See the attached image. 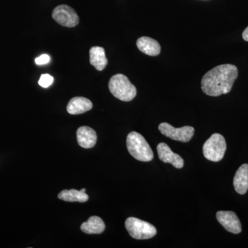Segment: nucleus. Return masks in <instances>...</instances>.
Here are the masks:
<instances>
[{
  "instance_id": "8",
  "label": "nucleus",
  "mask_w": 248,
  "mask_h": 248,
  "mask_svg": "<svg viewBox=\"0 0 248 248\" xmlns=\"http://www.w3.org/2000/svg\"><path fill=\"white\" fill-rule=\"evenodd\" d=\"M217 218L220 224L230 232L236 234L242 231L241 221L234 212L218 211L217 213Z\"/></svg>"
},
{
  "instance_id": "19",
  "label": "nucleus",
  "mask_w": 248,
  "mask_h": 248,
  "mask_svg": "<svg viewBox=\"0 0 248 248\" xmlns=\"http://www.w3.org/2000/svg\"><path fill=\"white\" fill-rule=\"evenodd\" d=\"M242 37L245 41L248 42V27L243 32Z\"/></svg>"
},
{
  "instance_id": "1",
  "label": "nucleus",
  "mask_w": 248,
  "mask_h": 248,
  "mask_svg": "<svg viewBox=\"0 0 248 248\" xmlns=\"http://www.w3.org/2000/svg\"><path fill=\"white\" fill-rule=\"evenodd\" d=\"M238 75V68L234 65L222 64L215 67L202 78V91L211 97L228 94L232 89Z\"/></svg>"
},
{
  "instance_id": "10",
  "label": "nucleus",
  "mask_w": 248,
  "mask_h": 248,
  "mask_svg": "<svg viewBox=\"0 0 248 248\" xmlns=\"http://www.w3.org/2000/svg\"><path fill=\"white\" fill-rule=\"evenodd\" d=\"M77 139L80 146L89 149L95 146L97 133L89 126H81L77 130Z\"/></svg>"
},
{
  "instance_id": "3",
  "label": "nucleus",
  "mask_w": 248,
  "mask_h": 248,
  "mask_svg": "<svg viewBox=\"0 0 248 248\" xmlns=\"http://www.w3.org/2000/svg\"><path fill=\"white\" fill-rule=\"evenodd\" d=\"M108 88L114 97L123 102H130L137 95L136 87L123 74L112 76L109 81Z\"/></svg>"
},
{
  "instance_id": "14",
  "label": "nucleus",
  "mask_w": 248,
  "mask_h": 248,
  "mask_svg": "<svg viewBox=\"0 0 248 248\" xmlns=\"http://www.w3.org/2000/svg\"><path fill=\"white\" fill-rule=\"evenodd\" d=\"M89 53L91 65L99 71L105 69L108 64V60L104 48L100 46L92 47Z\"/></svg>"
},
{
  "instance_id": "2",
  "label": "nucleus",
  "mask_w": 248,
  "mask_h": 248,
  "mask_svg": "<svg viewBox=\"0 0 248 248\" xmlns=\"http://www.w3.org/2000/svg\"><path fill=\"white\" fill-rule=\"evenodd\" d=\"M126 146L129 153L138 161L148 162L154 157L153 150L145 138L137 132L128 134L126 140Z\"/></svg>"
},
{
  "instance_id": "13",
  "label": "nucleus",
  "mask_w": 248,
  "mask_h": 248,
  "mask_svg": "<svg viewBox=\"0 0 248 248\" xmlns=\"http://www.w3.org/2000/svg\"><path fill=\"white\" fill-rule=\"evenodd\" d=\"M92 108V102L87 98L76 97L68 102L67 111L71 115H79L91 110Z\"/></svg>"
},
{
  "instance_id": "12",
  "label": "nucleus",
  "mask_w": 248,
  "mask_h": 248,
  "mask_svg": "<svg viewBox=\"0 0 248 248\" xmlns=\"http://www.w3.org/2000/svg\"><path fill=\"white\" fill-rule=\"evenodd\" d=\"M235 190L240 195H245L248 190V164H243L236 171L233 181Z\"/></svg>"
},
{
  "instance_id": "15",
  "label": "nucleus",
  "mask_w": 248,
  "mask_h": 248,
  "mask_svg": "<svg viewBox=\"0 0 248 248\" xmlns=\"http://www.w3.org/2000/svg\"><path fill=\"white\" fill-rule=\"evenodd\" d=\"M105 228L104 222L100 217L93 216L81 224V231L88 234H99L105 231Z\"/></svg>"
},
{
  "instance_id": "18",
  "label": "nucleus",
  "mask_w": 248,
  "mask_h": 248,
  "mask_svg": "<svg viewBox=\"0 0 248 248\" xmlns=\"http://www.w3.org/2000/svg\"><path fill=\"white\" fill-rule=\"evenodd\" d=\"M50 58L48 55H42L35 59V63L37 65L46 64L50 62Z\"/></svg>"
},
{
  "instance_id": "11",
  "label": "nucleus",
  "mask_w": 248,
  "mask_h": 248,
  "mask_svg": "<svg viewBox=\"0 0 248 248\" xmlns=\"http://www.w3.org/2000/svg\"><path fill=\"white\" fill-rule=\"evenodd\" d=\"M137 46L140 51L149 56H157L161 53L159 42L151 37H140L137 41Z\"/></svg>"
},
{
  "instance_id": "6",
  "label": "nucleus",
  "mask_w": 248,
  "mask_h": 248,
  "mask_svg": "<svg viewBox=\"0 0 248 248\" xmlns=\"http://www.w3.org/2000/svg\"><path fill=\"white\" fill-rule=\"evenodd\" d=\"M54 20L62 27L73 28L79 24V19L76 11L68 5L57 6L52 14Z\"/></svg>"
},
{
  "instance_id": "7",
  "label": "nucleus",
  "mask_w": 248,
  "mask_h": 248,
  "mask_svg": "<svg viewBox=\"0 0 248 248\" xmlns=\"http://www.w3.org/2000/svg\"><path fill=\"white\" fill-rule=\"evenodd\" d=\"M159 130L162 135L167 138H170L174 141L181 142H188L193 138L195 128L192 126L182 127V128H174L170 124L161 123L159 124Z\"/></svg>"
},
{
  "instance_id": "9",
  "label": "nucleus",
  "mask_w": 248,
  "mask_h": 248,
  "mask_svg": "<svg viewBox=\"0 0 248 248\" xmlns=\"http://www.w3.org/2000/svg\"><path fill=\"white\" fill-rule=\"evenodd\" d=\"M159 159L166 164H172L176 169H180L184 167V161L180 155L175 154L171 151L166 143H160L156 147Z\"/></svg>"
},
{
  "instance_id": "16",
  "label": "nucleus",
  "mask_w": 248,
  "mask_h": 248,
  "mask_svg": "<svg viewBox=\"0 0 248 248\" xmlns=\"http://www.w3.org/2000/svg\"><path fill=\"white\" fill-rule=\"evenodd\" d=\"M58 198L60 200L67 202H79L84 203L89 200V195L86 192L81 190H77L75 189L71 190H63L58 194Z\"/></svg>"
},
{
  "instance_id": "5",
  "label": "nucleus",
  "mask_w": 248,
  "mask_h": 248,
  "mask_svg": "<svg viewBox=\"0 0 248 248\" xmlns=\"http://www.w3.org/2000/svg\"><path fill=\"white\" fill-rule=\"evenodd\" d=\"M125 226L129 234L135 239H149L156 234V230L154 226L135 217L127 218Z\"/></svg>"
},
{
  "instance_id": "17",
  "label": "nucleus",
  "mask_w": 248,
  "mask_h": 248,
  "mask_svg": "<svg viewBox=\"0 0 248 248\" xmlns=\"http://www.w3.org/2000/svg\"><path fill=\"white\" fill-rule=\"evenodd\" d=\"M54 81V78L48 74H43L41 76L40 80H39L38 84L42 87L48 88L49 86H51Z\"/></svg>"
},
{
  "instance_id": "4",
  "label": "nucleus",
  "mask_w": 248,
  "mask_h": 248,
  "mask_svg": "<svg viewBox=\"0 0 248 248\" xmlns=\"http://www.w3.org/2000/svg\"><path fill=\"white\" fill-rule=\"evenodd\" d=\"M226 149L224 137L220 134L215 133L204 143L203 153L205 159L213 162H218L223 159Z\"/></svg>"
}]
</instances>
